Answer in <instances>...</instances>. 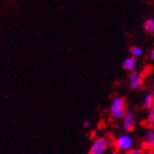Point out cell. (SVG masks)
Here are the masks:
<instances>
[{
  "instance_id": "5",
  "label": "cell",
  "mask_w": 154,
  "mask_h": 154,
  "mask_svg": "<svg viewBox=\"0 0 154 154\" xmlns=\"http://www.w3.org/2000/svg\"><path fill=\"white\" fill-rule=\"evenodd\" d=\"M122 126L123 130L126 133H132L135 130V117L133 112H128L125 113L124 117L122 118Z\"/></svg>"
},
{
  "instance_id": "14",
  "label": "cell",
  "mask_w": 154,
  "mask_h": 154,
  "mask_svg": "<svg viewBox=\"0 0 154 154\" xmlns=\"http://www.w3.org/2000/svg\"><path fill=\"white\" fill-rule=\"evenodd\" d=\"M89 125H90V121H89V120H86V121L84 122V126H85V128H88Z\"/></svg>"
},
{
  "instance_id": "7",
  "label": "cell",
  "mask_w": 154,
  "mask_h": 154,
  "mask_svg": "<svg viewBox=\"0 0 154 154\" xmlns=\"http://www.w3.org/2000/svg\"><path fill=\"white\" fill-rule=\"evenodd\" d=\"M141 124L148 130H154V104L149 108L147 118L146 120L142 121Z\"/></svg>"
},
{
  "instance_id": "6",
  "label": "cell",
  "mask_w": 154,
  "mask_h": 154,
  "mask_svg": "<svg viewBox=\"0 0 154 154\" xmlns=\"http://www.w3.org/2000/svg\"><path fill=\"white\" fill-rule=\"evenodd\" d=\"M142 149L154 150V130H149L142 140Z\"/></svg>"
},
{
  "instance_id": "9",
  "label": "cell",
  "mask_w": 154,
  "mask_h": 154,
  "mask_svg": "<svg viewBox=\"0 0 154 154\" xmlns=\"http://www.w3.org/2000/svg\"><path fill=\"white\" fill-rule=\"evenodd\" d=\"M154 104V93L153 92H148L143 97L142 101V107L146 109H149Z\"/></svg>"
},
{
  "instance_id": "2",
  "label": "cell",
  "mask_w": 154,
  "mask_h": 154,
  "mask_svg": "<svg viewBox=\"0 0 154 154\" xmlns=\"http://www.w3.org/2000/svg\"><path fill=\"white\" fill-rule=\"evenodd\" d=\"M109 148V141L105 137H96L88 154H105Z\"/></svg>"
},
{
  "instance_id": "13",
  "label": "cell",
  "mask_w": 154,
  "mask_h": 154,
  "mask_svg": "<svg viewBox=\"0 0 154 154\" xmlns=\"http://www.w3.org/2000/svg\"><path fill=\"white\" fill-rule=\"evenodd\" d=\"M149 58H150V60L151 61H154V48L152 49L151 51H150V54H149Z\"/></svg>"
},
{
  "instance_id": "12",
  "label": "cell",
  "mask_w": 154,
  "mask_h": 154,
  "mask_svg": "<svg viewBox=\"0 0 154 154\" xmlns=\"http://www.w3.org/2000/svg\"><path fill=\"white\" fill-rule=\"evenodd\" d=\"M125 154H146V150L140 148V149H131L125 152Z\"/></svg>"
},
{
  "instance_id": "11",
  "label": "cell",
  "mask_w": 154,
  "mask_h": 154,
  "mask_svg": "<svg viewBox=\"0 0 154 154\" xmlns=\"http://www.w3.org/2000/svg\"><path fill=\"white\" fill-rule=\"evenodd\" d=\"M130 54L132 57L137 59V58H140L143 56V49L141 47H139V46H133V47L130 48Z\"/></svg>"
},
{
  "instance_id": "10",
  "label": "cell",
  "mask_w": 154,
  "mask_h": 154,
  "mask_svg": "<svg viewBox=\"0 0 154 154\" xmlns=\"http://www.w3.org/2000/svg\"><path fill=\"white\" fill-rule=\"evenodd\" d=\"M144 31L149 34H154V18H147L143 23Z\"/></svg>"
},
{
  "instance_id": "3",
  "label": "cell",
  "mask_w": 154,
  "mask_h": 154,
  "mask_svg": "<svg viewBox=\"0 0 154 154\" xmlns=\"http://www.w3.org/2000/svg\"><path fill=\"white\" fill-rule=\"evenodd\" d=\"M133 144H134L133 138L128 134L120 135V136L115 140V148L118 152L128 151V150L132 149Z\"/></svg>"
},
{
  "instance_id": "15",
  "label": "cell",
  "mask_w": 154,
  "mask_h": 154,
  "mask_svg": "<svg viewBox=\"0 0 154 154\" xmlns=\"http://www.w3.org/2000/svg\"><path fill=\"white\" fill-rule=\"evenodd\" d=\"M146 154H154V150H148L146 151Z\"/></svg>"
},
{
  "instance_id": "8",
  "label": "cell",
  "mask_w": 154,
  "mask_h": 154,
  "mask_svg": "<svg viewBox=\"0 0 154 154\" xmlns=\"http://www.w3.org/2000/svg\"><path fill=\"white\" fill-rule=\"evenodd\" d=\"M136 66H137V61H136V58L132 57V56H130V57L125 58L124 60H123L122 62V67L124 69L125 71H128V72H132V71H134L135 69H136Z\"/></svg>"
},
{
  "instance_id": "4",
  "label": "cell",
  "mask_w": 154,
  "mask_h": 154,
  "mask_svg": "<svg viewBox=\"0 0 154 154\" xmlns=\"http://www.w3.org/2000/svg\"><path fill=\"white\" fill-rule=\"evenodd\" d=\"M143 84V75L138 71H132L128 75V86L132 90L140 89Z\"/></svg>"
},
{
  "instance_id": "1",
  "label": "cell",
  "mask_w": 154,
  "mask_h": 154,
  "mask_svg": "<svg viewBox=\"0 0 154 154\" xmlns=\"http://www.w3.org/2000/svg\"><path fill=\"white\" fill-rule=\"evenodd\" d=\"M128 112L126 107V100L123 96H116L113 97L110 103L109 113L113 120H120L124 117L125 113Z\"/></svg>"
}]
</instances>
